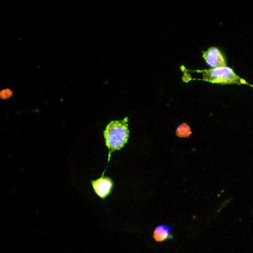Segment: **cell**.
I'll list each match as a JSON object with an SVG mask.
<instances>
[{"instance_id":"2","label":"cell","mask_w":253,"mask_h":253,"mask_svg":"<svg viewBox=\"0 0 253 253\" xmlns=\"http://www.w3.org/2000/svg\"><path fill=\"white\" fill-rule=\"evenodd\" d=\"M203 74V80L213 84H246L239 76L236 75L231 68L229 67H220L217 68H211L209 70L201 71Z\"/></svg>"},{"instance_id":"3","label":"cell","mask_w":253,"mask_h":253,"mask_svg":"<svg viewBox=\"0 0 253 253\" xmlns=\"http://www.w3.org/2000/svg\"><path fill=\"white\" fill-rule=\"evenodd\" d=\"M92 185L97 196L105 200L112 193L114 183L110 177L105 176L103 172L101 178L92 181Z\"/></svg>"},{"instance_id":"4","label":"cell","mask_w":253,"mask_h":253,"mask_svg":"<svg viewBox=\"0 0 253 253\" xmlns=\"http://www.w3.org/2000/svg\"><path fill=\"white\" fill-rule=\"evenodd\" d=\"M203 57L211 68L227 66L225 58L218 47H209L206 51L203 52Z\"/></svg>"},{"instance_id":"6","label":"cell","mask_w":253,"mask_h":253,"mask_svg":"<svg viewBox=\"0 0 253 253\" xmlns=\"http://www.w3.org/2000/svg\"><path fill=\"white\" fill-rule=\"evenodd\" d=\"M176 134L179 137H188L191 134V131L187 124H183L177 129Z\"/></svg>"},{"instance_id":"5","label":"cell","mask_w":253,"mask_h":253,"mask_svg":"<svg viewBox=\"0 0 253 253\" xmlns=\"http://www.w3.org/2000/svg\"><path fill=\"white\" fill-rule=\"evenodd\" d=\"M175 224L172 227L166 225V224H160L154 228V233H153V239L156 242H166L168 240L173 239V236L172 234V230Z\"/></svg>"},{"instance_id":"7","label":"cell","mask_w":253,"mask_h":253,"mask_svg":"<svg viewBox=\"0 0 253 253\" xmlns=\"http://www.w3.org/2000/svg\"><path fill=\"white\" fill-rule=\"evenodd\" d=\"M13 96V91L10 89H4L0 92V98L1 99H7Z\"/></svg>"},{"instance_id":"1","label":"cell","mask_w":253,"mask_h":253,"mask_svg":"<svg viewBox=\"0 0 253 253\" xmlns=\"http://www.w3.org/2000/svg\"><path fill=\"white\" fill-rule=\"evenodd\" d=\"M128 120V117H126L123 120L111 121L104 130L105 145L109 150L108 161L111 153L121 150L127 143L129 137Z\"/></svg>"}]
</instances>
